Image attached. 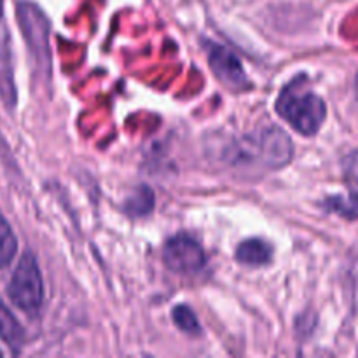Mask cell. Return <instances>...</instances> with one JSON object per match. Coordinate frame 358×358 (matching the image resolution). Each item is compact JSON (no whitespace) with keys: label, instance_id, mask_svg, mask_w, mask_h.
<instances>
[{"label":"cell","instance_id":"cell-1","mask_svg":"<svg viewBox=\"0 0 358 358\" xmlns=\"http://www.w3.org/2000/svg\"><path fill=\"white\" fill-rule=\"evenodd\" d=\"M276 112L304 136L317 135L327 117L325 101L308 86L304 77L287 84L276 100Z\"/></svg>","mask_w":358,"mask_h":358},{"label":"cell","instance_id":"cell-2","mask_svg":"<svg viewBox=\"0 0 358 358\" xmlns=\"http://www.w3.org/2000/svg\"><path fill=\"white\" fill-rule=\"evenodd\" d=\"M292 156V140L280 128H266L255 135L245 136L236 149V161H243V164H259L268 170L285 166Z\"/></svg>","mask_w":358,"mask_h":358},{"label":"cell","instance_id":"cell-3","mask_svg":"<svg viewBox=\"0 0 358 358\" xmlns=\"http://www.w3.org/2000/svg\"><path fill=\"white\" fill-rule=\"evenodd\" d=\"M7 292L10 301L24 313L35 315L41 310L44 301V285L37 262L30 252L21 257L20 264L14 269Z\"/></svg>","mask_w":358,"mask_h":358},{"label":"cell","instance_id":"cell-4","mask_svg":"<svg viewBox=\"0 0 358 358\" xmlns=\"http://www.w3.org/2000/svg\"><path fill=\"white\" fill-rule=\"evenodd\" d=\"M17 20L23 30L30 52L34 55L37 66H42L44 72L51 73V55H49V21L35 3H17Z\"/></svg>","mask_w":358,"mask_h":358},{"label":"cell","instance_id":"cell-5","mask_svg":"<svg viewBox=\"0 0 358 358\" xmlns=\"http://www.w3.org/2000/svg\"><path fill=\"white\" fill-rule=\"evenodd\" d=\"M164 264L175 273L192 275L206 264V255L201 245L187 234L170 238L163 250Z\"/></svg>","mask_w":358,"mask_h":358},{"label":"cell","instance_id":"cell-6","mask_svg":"<svg viewBox=\"0 0 358 358\" xmlns=\"http://www.w3.org/2000/svg\"><path fill=\"white\" fill-rule=\"evenodd\" d=\"M206 56H208L210 66H212L213 73L217 79L233 91H243L250 87L245 70L241 66L240 59L236 58L234 52L224 45L215 44V42H208L206 44Z\"/></svg>","mask_w":358,"mask_h":358},{"label":"cell","instance_id":"cell-7","mask_svg":"<svg viewBox=\"0 0 358 358\" xmlns=\"http://www.w3.org/2000/svg\"><path fill=\"white\" fill-rule=\"evenodd\" d=\"M273 259V247L264 240L252 238L236 248V261L245 266H264Z\"/></svg>","mask_w":358,"mask_h":358},{"label":"cell","instance_id":"cell-8","mask_svg":"<svg viewBox=\"0 0 358 358\" xmlns=\"http://www.w3.org/2000/svg\"><path fill=\"white\" fill-rule=\"evenodd\" d=\"M0 339L13 352H20L24 343V332L14 315L0 303Z\"/></svg>","mask_w":358,"mask_h":358},{"label":"cell","instance_id":"cell-9","mask_svg":"<svg viewBox=\"0 0 358 358\" xmlns=\"http://www.w3.org/2000/svg\"><path fill=\"white\" fill-rule=\"evenodd\" d=\"M324 208L332 213H338L345 219H358V191L350 192L346 196H331L324 201Z\"/></svg>","mask_w":358,"mask_h":358},{"label":"cell","instance_id":"cell-10","mask_svg":"<svg viewBox=\"0 0 358 358\" xmlns=\"http://www.w3.org/2000/svg\"><path fill=\"white\" fill-rule=\"evenodd\" d=\"M0 94L7 105H14L16 101L13 73H10L9 49H0Z\"/></svg>","mask_w":358,"mask_h":358},{"label":"cell","instance_id":"cell-11","mask_svg":"<svg viewBox=\"0 0 358 358\" xmlns=\"http://www.w3.org/2000/svg\"><path fill=\"white\" fill-rule=\"evenodd\" d=\"M16 236H14L13 229H10L9 224L6 222V219L0 215V268L9 266V262L13 261L14 255H16Z\"/></svg>","mask_w":358,"mask_h":358},{"label":"cell","instance_id":"cell-12","mask_svg":"<svg viewBox=\"0 0 358 358\" xmlns=\"http://www.w3.org/2000/svg\"><path fill=\"white\" fill-rule=\"evenodd\" d=\"M154 208V192L149 187L142 185L140 189H136L135 194L128 199L126 203V210H128L131 215H147L150 210Z\"/></svg>","mask_w":358,"mask_h":358},{"label":"cell","instance_id":"cell-13","mask_svg":"<svg viewBox=\"0 0 358 358\" xmlns=\"http://www.w3.org/2000/svg\"><path fill=\"white\" fill-rule=\"evenodd\" d=\"M171 317H173L175 325H177L180 331L187 332V334H192V336L201 332V325H199L194 311H192L189 306H177L173 310V313H171Z\"/></svg>","mask_w":358,"mask_h":358},{"label":"cell","instance_id":"cell-14","mask_svg":"<svg viewBox=\"0 0 358 358\" xmlns=\"http://www.w3.org/2000/svg\"><path fill=\"white\" fill-rule=\"evenodd\" d=\"M343 173H345V178L353 185V187L358 189V150H353L343 161Z\"/></svg>","mask_w":358,"mask_h":358},{"label":"cell","instance_id":"cell-15","mask_svg":"<svg viewBox=\"0 0 358 358\" xmlns=\"http://www.w3.org/2000/svg\"><path fill=\"white\" fill-rule=\"evenodd\" d=\"M2 7H3V0H0V16H2Z\"/></svg>","mask_w":358,"mask_h":358},{"label":"cell","instance_id":"cell-16","mask_svg":"<svg viewBox=\"0 0 358 358\" xmlns=\"http://www.w3.org/2000/svg\"><path fill=\"white\" fill-rule=\"evenodd\" d=\"M355 87H357V96H358V73H357V83H355Z\"/></svg>","mask_w":358,"mask_h":358},{"label":"cell","instance_id":"cell-17","mask_svg":"<svg viewBox=\"0 0 358 358\" xmlns=\"http://www.w3.org/2000/svg\"><path fill=\"white\" fill-rule=\"evenodd\" d=\"M0 357H2V352H0Z\"/></svg>","mask_w":358,"mask_h":358}]
</instances>
